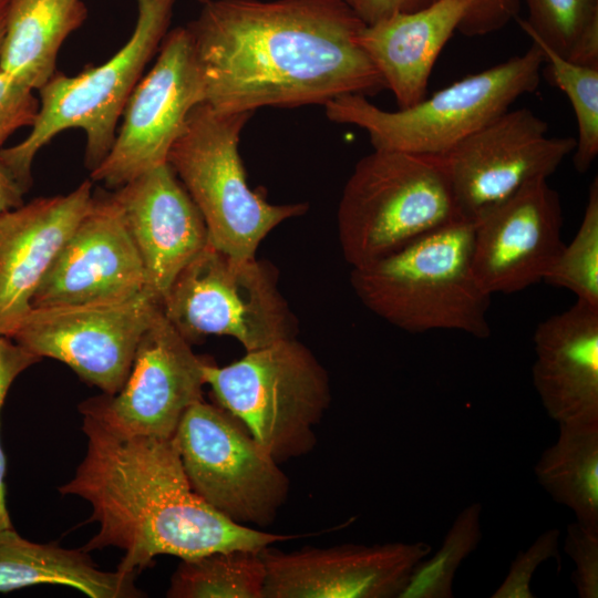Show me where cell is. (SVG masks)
I'll list each match as a JSON object with an SVG mask.
<instances>
[{
    "mask_svg": "<svg viewBox=\"0 0 598 598\" xmlns=\"http://www.w3.org/2000/svg\"><path fill=\"white\" fill-rule=\"evenodd\" d=\"M518 24L563 58L598 68V0H525Z\"/></svg>",
    "mask_w": 598,
    "mask_h": 598,
    "instance_id": "cell-26",
    "label": "cell"
},
{
    "mask_svg": "<svg viewBox=\"0 0 598 598\" xmlns=\"http://www.w3.org/2000/svg\"><path fill=\"white\" fill-rule=\"evenodd\" d=\"M544 64L554 84L568 97L577 123L573 162L586 173L598 155V68L569 61L538 41Z\"/></svg>",
    "mask_w": 598,
    "mask_h": 598,
    "instance_id": "cell-27",
    "label": "cell"
},
{
    "mask_svg": "<svg viewBox=\"0 0 598 598\" xmlns=\"http://www.w3.org/2000/svg\"><path fill=\"white\" fill-rule=\"evenodd\" d=\"M435 0H362L355 9L360 18L371 24L394 13L422 9Z\"/></svg>",
    "mask_w": 598,
    "mask_h": 598,
    "instance_id": "cell-35",
    "label": "cell"
},
{
    "mask_svg": "<svg viewBox=\"0 0 598 598\" xmlns=\"http://www.w3.org/2000/svg\"><path fill=\"white\" fill-rule=\"evenodd\" d=\"M559 529H548L540 534L525 551H519L512 561L505 579L492 597L534 598L532 578L543 563L551 558L559 559Z\"/></svg>",
    "mask_w": 598,
    "mask_h": 598,
    "instance_id": "cell-30",
    "label": "cell"
},
{
    "mask_svg": "<svg viewBox=\"0 0 598 598\" xmlns=\"http://www.w3.org/2000/svg\"><path fill=\"white\" fill-rule=\"evenodd\" d=\"M546 283L571 291L577 300L598 308V179L591 182L577 234L563 246L546 272Z\"/></svg>",
    "mask_w": 598,
    "mask_h": 598,
    "instance_id": "cell-29",
    "label": "cell"
},
{
    "mask_svg": "<svg viewBox=\"0 0 598 598\" xmlns=\"http://www.w3.org/2000/svg\"><path fill=\"white\" fill-rule=\"evenodd\" d=\"M343 0H209L188 29L205 103L223 113L324 105L385 89Z\"/></svg>",
    "mask_w": 598,
    "mask_h": 598,
    "instance_id": "cell-1",
    "label": "cell"
},
{
    "mask_svg": "<svg viewBox=\"0 0 598 598\" xmlns=\"http://www.w3.org/2000/svg\"><path fill=\"white\" fill-rule=\"evenodd\" d=\"M575 146L573 136H549L527 107L502 113L442 156L461 217L474 223L528 182L548 178Z\"/></svg>",
    "mask_w": 598,
    "mask_h": 598,
    "instance_id": "cell-13",
    "label": "cell"
},
{
    "mask_svg": "<svg viewBox=\"0 0 598 598\" xmlns=\"http://www.w3.org/2000/svg\"><path fill=\"white\" fill-rule=\"evenodd\" d=\"M205 384L223 408L279 464L308 454L331 401L327 370L296 337L224 367L206 362Z\"/></svg>",
    "mask_w": 598,
    "mask_h": 598,
    "instance_id": "cell-6",
    "label": "cell"
},
{
    "mask_svg": "<svg viewBox=\"0 0 598 598\" xmlns=\"http://www.w3.org/2000/svg\"><path fill=\"white\" fill-rule=\"evenodd\" d=\"M252 114L223 113L200 103L167 156L205 221L209 244L236 258L256 257L272 229L308 210L306 203L271 204L249 187L239 141Z\"/></svg>",
    "mask_w": 598,
    "mask_h": 598,
    "instance_id": "cell-8",
    "label": "cell"
},
{
    "mask_svg": "<svg viewBox=\"0 0 598 598\" xmlns=\"http://www.w3.org/2000/svg\"><path fill=\"white\" fill-rule=\"evenodd\" d=\"M564 550L575 565L571 580L580 598L598 597V534L577 522L567 526Z\"/></svg>",
    "mask_w": 598,
    "mask_h": 598,
    "instance_id": "cell-31",
    "label": "cell"
},
{
    "mask_svg": "<svg viewBox=\"0 0 598 598\" xmlns=\"http://www.w3.org/2000/svg\"><path fill=\"white\" fill-rule=\"evenodd\" d=\"M518 7L519 0H476L473 11L458 31L477 35L497 30L516 16Z\"/></svg>",
    "mask_w": 598,
    "mask_h": 598,
    "instance_id": "cell-34",
    "label": "cell"
},
{
    "mask_svg": "<svg viewBox=\"0 0 598 598\" xmlns=\"http://www.w3.org/2000/svg\"><path fill=\"white\" fill-rule=\"evenodd\" d=\"M173 440L190 486L207 504L244 526L274 523L289 477L237 419L202 399L186 410Z\"/></svg>",
    "mask_w": 598,
    "mask_h": 598,
    "instance_id": "cell-10",
    "label": "cell"
},
{
    "mask_svg": "<svg viewBox=\"0 0 598 598\" xmlns=\"http://www.w3.org/2000/svg\"><path fill=\"white\" fill-rule=\"evenodd\" d=\"M134 1L136 22L125 44L104 63L76 75L55 72L38 90L40 107L29 135L0 148L1 162L25 193L32 185L37 153L63 131L84 132V163L90 172L110 152L125 104L168 32L176 0Z\"/></svg>",
    "mask_w": 598,
    "mask_h": 598,
    "instance_id": "cell-4",
    "label": "cell"
},
{
    "mask_svg": "<svg viewBox=\"0 0 598 598\" xmlns=\"http://www.w3.org/2000/svg\"><path fill=\"white\" fill-rule=\"evenodd\" d=\"M482 505L466 506L454 519L441 547L412 571L400 598H452L453 580L463 560L482 539Z\"/></svg>",
    "mask_w": 598,
    "mask_h": 598,
    "instance_id": "cell-28",
    "label": "cell"
},
{
    "mask_svg": "<svg viewBox=\"0 0 598 598\" xmlns=\"http://www.w3.org/2000/svg\"><path fill=\"white\" fill-rule=\"evenodd\" d=\"M461 219L442 156L375 148L357 162L337 215L340 247L351 267Z\"/></svg>",
    "mask_w": 598,
    "mask_h": 598,
    "instance_id": "cell-5",
    "label": "cell"
},
{
    "mask_svg": "<svg viewBox=\"0 0 598 598\" xmlns=\"http://www.w3.org/2000/svg\"><path fill=\"white\" fill-rule=\"evenodd\" d=\"M543 65V52L533 43L523 54L470 74L409 107L382 110L359 94L339 96L323 106L330 121L365 131L375 150L443 156L518 97L533 93Z\"/></svg>",
    "mask_w": 598,
    "mask_h": 598,
    "instance_id": "cell-7",
    "label": "cell"
},
{
    "mask_svg": "<svg viewBox=\"0 0 598 598\" xmlns=\"http://www.w3.org/2000/svg\"><path fill=\"white\" fill-rule=\"evenodd\" d=\"M135 576L117 569H100L83 549L33 543L13 527L0 530V592L35 585H61L91 598L142 597L134 584Z\"/></svg>",
    "mask_w": 598,
    "mask_h": 598,
    "instance_id": "cell-22",
    "label": "cell"
},
{
    "mask_svg": "<svg viewBox=\"0 0 598 598\" xmlns=\"http://www.w3.org/2000/svg\"><path fill=\"white\" fill-rule=\"evenodd\" d=\"M162 310L189 343L226 336L252 351L293 338L297 329L272 264L236 258L209 243L177 275Z\"/></svg>",
    "mask_w": 598,
    "mask_h": 598,
    "instance_id": "cell-9",
    "label": "cell"
},
{
    "mask_svg": "<svg viewBox=\"0 0 598 598\" xmlns=\"http://www.w3.org/2000/svg\"><path fill=\"white\" fill-rule=\"evenodd\" d=\"M92 182L66 195L39 197L0 214V334L12 338L32 310V297L90 209Z\"/></svg>",
    "mask_w": 598,
    "mask_h": 598,
    "instance_id": "cell-19",
    "label": "cell"
},
{
    "mask_svg": "<svg viewBox=\"0 0 598 598\" xmlns=\"http://www.w3.org/2000/svg\"><path fill=\"white\" fill-rule=\"evenodd\" d=\"M141 257L145 286L162 299L182 269L208 245L205 221L168 163L112 194Z\"/></svg>",
    "mask_w": 598,
    "mask_h": 598,
    "instance_id": "cell-18",
    "label": "cell"
},
{
    "mask_svg": "<svg viewBox=\"0 0 598 598\" xmlns=\"http://www.w3.org/2000/svg\"><path fill=\"white\" fill-rule=\"evenodd\" d=\"M205 103V86L186 27L168 31L157 59L131 93L112 147L91 171L92 182L116 189L167 163L190 111Z\"/></svg>",
    "mask_w": 598,
    "mask_h": 598,
    "instance_id": "cell-11",
    "label": "cell"
},
{
    "mask_svg": "<svg viewBox=\"0 0 598 598\" xmlns=\"http://www.w3.org/2000/svg\"><path fill=\"white\" fill-rule=\"evenodd\" d=\"M39 107L34 90L0 70V147L16 131L33 125Z\"/></svg>",
    "mask_w": 598,
    "mask_h": 598,
    "instance_id": "cell-32",
    "label": "cell"
},
{
    "mask_svg": "<svg viewBox=\"0 0 598 598\" xmlns=\"http://www.w3.org/2000/svg\"><path fill=\"white\" fill-rule=\"evenodd\" d=\"M205 363L161 310L122 389L87 399L79 410L125 434L173 437L186 410L203 399Z\"/></svg>",
    "mask_w": 598,
    "mask_h": 598,
    "instance_id": "cell-14",
    "label": "cell"
},
{
    "mask_svg": "<svg viewBox=\"0 0 598 598\" xmlns=\"http://www.w3.org/2000/svg\"><path fill=\"white\" fill-rule=\"evenodd\" d=\"M432 551L425 542L306 546L260 550L264 598H400L415 566Z\"/></svg>",
    "mask_w": 598,
    "mask_h": 598,
    "instance_id": "cell-15",
    "label": "cell"
},
{
    "mask_svg": "<svg viewBox=\"0 0 598 598\" xmlns=\"http://www.w3.org/2000/svg\"><path fill=\"white\" fill-rule=\"evenodd\" d=\"M266 567L260 550H217L182 559L169 598H264Z\"/></svg>",
    "mask_w": 598,
    "mask_h": 598,
    "instance_id": "cell-25",
    "label": "cell"
},
{
    "mask_svg": "<svg viewBox=\"0 0 598 598\" xmlns=\"http://www.w3.org/2000/svg\"><path fill=\"white\" fill-rule=\"evenodd\" d=\"M82 430L86 454L58 491L91 504L99 530L82 549H123L117 570L137 574L158 555L261 550L296 537L237 524L207 504L190 486L173 437L125 434L87 415Z\"/></svg>",
    "mask_w": 598,
    "mask_h": 598,
    "instance_id": "cell-2",
    "label": "cell"
},
{
    "mask_svg": "<svg viewBox=\"0 0 598 598\" xmlns=\"http://www.w3.org/2000/svg\"><path fill=\"white\" fill-rule=\"evenodd\" d=\"M41 361L12 338L0 334V411L14 379L25 369ZM6 456L0 444V530L12 528L6 501Z\"/></svg>",
    "mask_w": 598,
    "mask_h": 598,
    "instance_id": "cell-33",
    "label": "cell"
},
{
    "mask_svg": "<svg viewBox=\"0 0 598 598\" xmlns=\"http://www.w3.org/2000/svg\"><path fill=\"white\" fill-rule=\"evenodd\" d=\"M146 289L141 257L112 197L93 198L37 288L31 307L106 305Z\"/></svg>",
    "mask_w": 598,
    "mask_h": 598,
    "instance_id": "cell-17",
    "label": "cell"
},
{
    "mask_svg": "<svg viewBox=\"0 0 598 598\" xmlns=\"http://www.w3.org/2000/svg\"><path fill=\"white\" fill-rule=\"evenodd\" d=\"M559 194L536 178L474 221L472 264L489 293H514L544 280L564 243Z\"/></svg>",
    "mask_w": 598,
    "mask_h": 598,
    "instance_id": "cell-16",
    "label": "cell"
},
{
    "mask_svg": "<svg viewBox=\"0 0 598 598\" xmlns=\"http://www.w3.org/2000/svg\"><path fill=\"white\" fill-rule=\"evenodd\" d=\"M162 310L148 290L117 303L33 308L12 339L70 367L105 394L124 385L138 342Z\"/></svg>",
    "mask_w": 598,
    "mask_h": 598,
    "instance_id": "cell-12",
    "label": "cell"
},
{
    "mask_svg": "<svg viewBox=\"0 0 598 598\" xmlns=\"http://www.w3.org/2000/svg\"><path fill=\"white\" fill-rule=\"evenodd\" d=\"M9 2L10 0H0V54L6 34Z\"/></svg>",
    "mask_w": 598,
    "mask_h": 598,
    "instance_id": "cell-37",
    "label": "cell"
},
{
    "mask_svg": "<svg viewBox=\"0 0 598 598\" xmlns=\"http://www.w3.org/2000/svg\"><path fill=\"white\" fill-rule=\"evenodd\" d=\"M199 3L204 4L206 2H208L209 0H197Z\"/></svg>",
    "mask_w": 598,
    "mask_h": 598,
    "instance_id": "cell-39",
    "label": "cell"
},
{
    "mask_svg": "<svg viewBox=\"0 0 598 598\" xmlns=\"http://www.w3.org/2000/svg\"><path fill=\"white\" fill-rule=\"evenodd\" d=\"M535 390L558 424L598 421V308L576 300L534 332Z\"/></svg>",
    "mask_w": 598,
    "mask_h": 598,
    "instance_id": "cell-20",
    "label": "cell"
},
{
    "mask_svg": "<svg viewBox=\"0 0 598 598\" xmlns=\"http://www.w3.org/2000/svg\"><path fill=\"white\" fill-rule=\"evenodd\" d=\"M87 13L83 0H10L0 70L40 90L56 72L63 42Z\"/></svg>",
    "mask_w": 598,
    "mask_h": 598,
    "instance_id": "cell-23",
    "label": "cell"
},
{
    "mask_svg": "<svg viewBox=\"0 0 598 598\" xmlns=\"http://www.w3.org/2000/svg\"><path fill=\"white\" fill-rule=\"evenodd\" d=\"M25 190L0 159V214L22 206Z\"/></svg>",
    "mask_w": 598,
    "mask_h": 598,
    "instance_id": "cell-36",
    "label": "cell"
},
{
    "mask_svg": "<svg viewBox=\"0 0 598 598\" xmlns=\"http://www.w3.org/2000/svg\"><path fill=\"white\" fill-rule=\"evenodd\" d=\"M476 0H435L411 12L365 24L359 34L399 109L426 96L429 79L441 51L473 11Z\"/></svg>",
    "mask_w": 598,
    "mask_h": 598,
    "instance_id": "cell-21",
    "label": "cell"
},
{
    "mask_svg": "<svg viewBox=\"0 0 598 598\" xmlns=\"http://www.w3.org/2000/svg\"><path fill=\"white\" fill-rule=\"evenodd\" d=\"M343 1L350 4L355 10L362 0H343Z\"/></svg>",
    "mask_w": 598,
    "mask_h": 598,
    "instance_id": "cell-38",
    "label": "cell"
},
{
    "mask_svg": "<svg viewBox=\"0 0 598 598\" xmlns=\"http://www.w3.org/2000/svg\"><path fill=\"white\" fill-rule=\"evenodd\" d=\"M473 239V221H453L352 267L350 283L370 311L404 331L455 330L486 339L492 295L475 276Z\"/></svg>",
    "mask_w": 598,
    "mask_h": 598,
    "instance_id": "cell-3",
    "label": "cell"
},
{
    "mask_svg": "<svg viewBox=\"0 0 598 598\" xmlns=\"http://www.w3.org/2000/svg\"><path fill=\"white\" fill-rule=\"evenodd\" d=\"M558 425L556 442L535 464L537 482L573 511L578 524L598 534V421Z\"/></svg>",
    "mask_w": 598,
    "mask_h": 598,
    "instance_id": "cell-24",
    "label": "cell"
}]
</instances>
